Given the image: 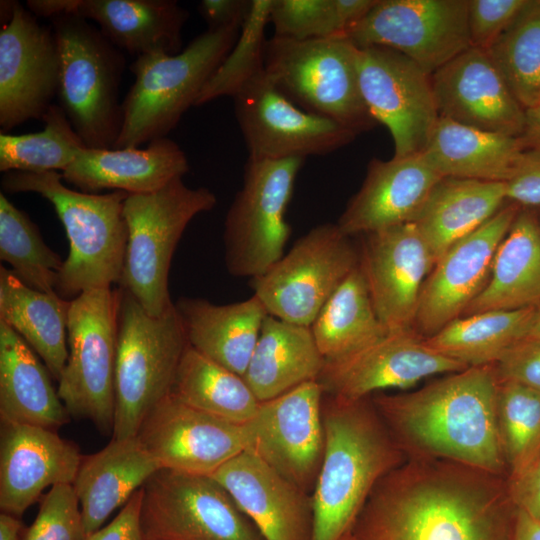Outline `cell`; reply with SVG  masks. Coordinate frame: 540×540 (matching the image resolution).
I'll return each instance as SVG.
<instances>
[{"label":"cell","instance_id":"1","mask_svg":"<svg viewBox=\"0 0 540 540\" xmlns=\"http://www.w3.org/2000/svg\"><path fill=\"white\" fill-rule=\"evenodd\" d=\"M517 509L507 477L407 458L377 483L350 532L356 540H512Z\"/></svg>","mask_w":540,"mask_h":540},{"label":"cell","instance_id":"2","mask_svg":"<svg viewBox=\"0 0 540 540\" xmlns=\"http://www.w3.org/2000/svg\"><path fill=\"white\" fill-rule=\"evenodd\" d=\"M494 365L471 366L371 400L406 458L447 460L508 478L497 422Z\"/></svg>","mask_w":540,"mask_h":540},{"label":"cell","instance_id":"3","mask_svg":"<svg viewBox=\"0 0 540 540\" xmlns=\"http://www.w3.org/2000/svg\"><path fill=\"white\" fill-rule=\"evenodd\" d=\"M324 454L312 491V540L348 534L377 483L407 458L371 397L322 401Z\"/></svg>","mask_w":540,"mask_h":540},{"label":"cell","instance_id":"4","mask_svg":"<svg viewBox=\"0 0 540 540\" xmlns=\"http://www.w3.org/2000/svg\"><path fill=\"white\" fill-rule=\"evenodd\" d=\"M4 192H33L54 207L69 240L56 293L72 300L84 291L119 283L127 246L124 201L128 193H85L65 185L57 171L3 173Z\"/></svg>","mask_w":540,"mask_h":540},{"label":"cell","instance_id":"5","mask_svg":"<svg viewBox=\"0 0 540 540\" xmlns=\"http://www.w3.org/2000/svg\"><path fill=\"white\" fill-rule=\"evenodd\" d=\"M240 29H207L176 54L137 57L122 101V125L114 148L140 147L165 138L195 103L235 44Z\"/></svg>","mask_w":540,"mask_h":540},{"label":"cell","instance_id":"6","mask_svg":"<svg viewBox=\"0 0 540 540\" xmlns=\"http://www.w3.org/2000/svg\"><path fill=\"white\" fill-rule=\"evenodd\" d=\"M187 345L174 303L153 316L119 288L112 438L137 436L148 413L171 393Z\"/></svg>","mask_w":540,"mask_h":540},{"label":"cell","instance_id":"7","mask_svg":"<svg viewBox=\"0 0 540 540\" xmlns=\"http://www.w3.org/2000/svg\"><path fill=\"white\" fill-rule=\"evenodd\" d=\"M61 59L58 105L87 148L111 149L122 125L124 52L87 19L51 18Z\"/></svg>","mask_w":540,"mask_h":540},{"label":"cell","instance_id":"8","mask_svg":"<svg viewBox=\"0 0 540 540\" xmlns=\"http://www.w3.org/2000/svg\"><path fill=\"white\" fill-rule=\"evenodd\" d=\"M216 203L211 190L189 187L182 178L151 193L127 195L123 213L128 237L118 284L150 315L159 316L173 304L168 277L174 251L191 220Z\"/></svg>","mask_w":540,"mask_h":540},{"label":"cell","instance_id":"9","mask_svg":"<svg viewBox=\"0 0 540 540\" xmlns=\"http://www.w3.org/2000/svg\"><path fill=\"white\" fill-rule=\"evenodd\" d=\"M356 51L346 37L294 40L273 35L266 43L264 70L295 105L358 135L377 122L361 95Z\"/></svg>","mask_w":540,"mask_h":540},{"label":"cell","instance_id":"10","mask_svg":"<svg viewBox=\"0 0 540 540\" xmlns=\"http://www.w3.org/2000/svg\"><path fill=\"white\" fill-rule=\"evenodd\" d=\"M119 289L84 291L70 300L68 358L58 380V394L68 415L92 422L112 434Z\"/></svg>","mask_w":540,"mask_h":540},{"label":"cell","instance_id":"11","mask_svg":"<svg viewBox=\"0 0 540 540\" xmlns=\"http://www.w3.org/2000/svg\"><path fill=\"white\" fill-rule=\"evenodd\" d=\"M304 161L248 158L224 223L225 265L232 276L258 277L285 254L291 234L286 212Z\"/></svg>","mask_w":540,"mask_h":540},{"label":"cell","instance_id":"12","mask_svg":"<svg viewBox=\"0 0 540 540\" xmlns=\"http://www.w3.org/2000/svg\"><path fill=\"white\" fill-rule=\"evenodd\" d=\"M360 253L337 223L313 227L249 285L267 313L310 327L327 300L359 265Z\"/></svg>","mask_w":540,"mask_h":540},{"label":"cell","instance_id":"13","mask_svg":"<svg viewBox=\"0 0 540 540\" xmlns=\"http://www.w3.org/2000/svg\"><path fill=\"white\" fill-rule=\"evenodd\" d=\"M142 492L143 540H265L211 476L162 468Z\"/></svg>","mask_w":540,"mask_h":540},{"label":"cell","instance_id":"14","mask_svg":"<svg viewBox=\"0 0 540 540\" xmlns=\"http://www.w3.org/2000/svg\"><path fill=\"white\" fill-rule=\"evenodd\" d=\"M345 37L396 50L432 75L471 47L467 0H378Z\"/></svg>","mask_w":540,"mask_h":540},{"label":"cell","instance_id":"15","mask_svg":"<svg viewBox=\"0 0 540 540\" xmlns=\"http://www.w3.org/2000/svg\"><path fill=\"white\" fill-rule=\"evenodd\" d=\"M1 132L41 119L57 97L61 59L55 33L16 1H1Z\"/></svg>","mask_w":540,"mask_h":540},{"label":"cell","instance_id":"16","mask_svg":"<svg viewBox=\"0 0 540 540\" xmlns=\"http://www.w3.org/2000/svg\"><path fill=\"white\" fill-rule=\"evenodd\" d=\"M356 66L365 105L392 136L393 157L421 155L440 117L431 75L400 52L381 46L357 48Z\"/></svg>","mask_w":540,"mask_h":540},{"label":"cell","instance_id":"17","mask_svg":"<svg viewBox=\"0 0 540 540\" xmlns=\"http://www.w3.org/2000/svg\"><path fill=\"white\" fill-rule=\"evenodd\" d=\"M233 100L248 158L281 160L326 155L357 136L341 124L295 105L272 83L265 70Z\"/></svg>","mask_w":540,"mask_h":540},{"label":"cell","instance_id":"18","mask_svg":"<svg viewBox=\"0 0 540 540\" xmlns=\"http://www.w3.org/2000/svg\"><path fill=\"white\" fill-rule=\"evenodd\" d=\"M323 397L317 380L303 383L261 401L243 424L245 450L311 494L324 454Z\"/></svg>","mask_w":540,"mask_h":540},{"label":"cell","instance_id":"19","mask_svg":"<svg viewBox=\"0 0 540 540\" xmlns=\"http://www.w3.org/2000/svg\"><path fill=\"white\" fill-rule=\"evenodd\" d=\"M520 209L508 202L437 260L421 291L416 333L428 338L463 315L485 288L495 253Z\"/></svg>","mask_w":540,"mask_h":540},{"label":"cell","instance_id":"20","mask_svg":"<svg viewBox=\"0 0 540 540\" xmlns=\"http://www.w3.org/2000/svg\"><path fill=\"white\" fill-rule=\"evenodd\" d=\"M466 368L430 348L410 329L389 332L353 354L325 361L317 381L325 395L358 400L387 389H409L427 377Z\"/></svg>","mask_w":540,"mask_h":540},{"label":"cell","instance_id":"21","mask_svg":"<svg viewBox=\"0 0 540 540\" xmlns=\"http://www.w3.org/2000/svg\"><path fill=\"white\" fill-rule=\"evenodd\" d=\"M137 437L161 469L212 475L246 449L244 425L195 409L169 394L145 417Z\"/></svg>","mask_w":540,"mask_h":540},{"label":"cell","instance_id":"22","mask_svg":"<svg viewBox=\"0 0 540 540\" xmlns=\"http://www.w3.org/2000/svg\"><path fill=\"white\" fill-rule=\"evenodd\" d=\"M360 267L375 311L388 330L414 328L423 285L435 259L414 223L362 235Z\"/></svg>","mask_w":540,"mask_h":540},{"label":"cell","instance_id":"23","mask_svg":"<svg viewBox=\"0 0 540 540\" xmlns=\"http://www.w3.org/2000/svg\"><path fill=\"white\" fill-rule=\"evenodd\" d=\"M440 117L481 131L522 137L525 109L485 50L470 47L431 75Z\"/></svg>","mask_w":540,"mask_h":540},{"label":"cell","instance_id":"24","mask_svg":"<svg viewBox=\"0 0 540 540\" xmlns=\"http://www.w3.org/2000/svg\"><path fill=\"white\" fill-rule=\"evenodd\" d=\"M82 457L75 443L54 430L1 422V512L20 518L46 488L73 484Z\"/></svg>","mask_w":540,"mask_h":540},{"label":"cell","instance_id":"25","mask_svg":"<svg viewBox=\"0 0 540 540\" xmlns=\"http://www.w3.org/2000/svg\"><path fill=\"white\" fill-rule=\"evenodd\" d=\"M35 16L74 14L96 23L124 53L180 52L181 31L189 13L173 0H28Z\"/></svg>","mask_w":540,"mask_h":540},{"label":"cell","instance_id":"26","mask_svg":"<svg viewBox=\"0 0 540 540\" xmlns=\"http://www.w3.org/2000/svg\"><path fill=\"white\" fill-rule=\"evenodd\" d=\"M265 540H312V495L244 450L212 475Z\"/></svg>","mask_w":540,"mask_h":540},{"label":"cell","instance_id":"27","mask_svg":"<svg viewBox=\"0 0 540 540\" xmlns=\"http://www.w3.org/2000/svg\"><path fill=\"white\" fill-rule=\"evenodd\" d=\"M441 177L423 155L373 158L337 225L352 237L413 223Z\"/></svg>","mask_w":540,"mask_h":540},{"label":"cell","instance_id":"28","mask_svg":"<svg viewBox=\"0 0 540 540\" xmlns=\"http://www.w3.org/2000/svg\"><path fill=\"white\" fill-rule=\"evenodd\" d=\"M188 171L184 151L165 137L151 141L144 148H82L61 175L65 183L85 193L111 190L144 194L183 178Z\"/></svg>","mask_w":540,"mask_h":540},{"label":"cell","instance_id":"29","mask_svg":"<svg viewBox=\"0 0 540 540\" xmlns=\"http://www.w3.org/2000/svg\"><path fill=\"white\" fill-rule=\"evenodd\" d=\"M160 469L137 436L112 438L103 449L83 456L72 485L87 535L100 529Z\"/></svg>","mask_w":540,"mask_h":540},{"label":"cell","instance_id":"30","mask_svg":"<svg viewBox=\"0 0 540 540\" xmlns=\"http://www.w3.org/2000/svg\"><path fill=\"white\" fill-rule=\"evenodd\" d=\"M174 304L188 344L243 376L268 315L262 302L252 295L223 305L193 297H181Z\"/></svg>","mask_w":540,"mask_h":540},{"label":"cell","instance_id":"31","mask_svg":"<svg viewBox=\"0 0 540 540\" xmlns=\"http://www.w3.org/2000/svg\"><path fill=\"white\" fill-rule=\"evenodd\" d=\"M32 348L0 321L1 422L56 431L70 416L51 382L48 368Z\"/></svg>","mask_w":540,"mask_h":540},{"label":"cell","instance_id":"32","mask_svg":"<svg viewBox=\"0 0 540 540\" xmlns=\"http://www.w3.org/2000/svg\"><path fill=\"white\" fill-rule=\"evenodd\" d=\"M526 148L522 137L485 132L439 117L422 155L441 177L507 182Z\"/></svg>","mask_w":540,"mask_h":540},{"label":"cell","instance_id":"33","mask_svg":"<svg viewBox=\"0 0 540 540\" xmlns=\"http://www.w3.org/2000/svg\"><path fill=\"white\" fill-rule=\"evenodd\" d=\"M324 364L310 327L268 314L243 378L261 402L318 380Z\"/></svg>","mask_w":540,"mask_h":540},{"label":"cell","instance_id":"34","mask_svg":"<svg viewBox=\"0 0 540 540\" xmlns=\"http://www.w3.org/2000/svg\"><path fill=\"white\" fill-rule=\"evenodd\" d=\"M506 183L443 177L414 220L435 263L507 203Z\"/></svg>","mask_w":540,"mask_h":540},{"label":"cell","instance_id":"35","mask_svg":"<svg viewBox=\"0 0 540 540\" xmlns=\"http://www.w3.org/2000/svg\"><path fill=\"white\" fill-rule=\"evenodd\" d=\"M540 305V224L521 208L499 245L488 282L462 316Z\"/></svg>","mask_w":540,"mask_h":540},{"label":"cell","instance_id":"36","mask_svg":"<svg viewBox=\"0 0 540 540\" xmlns=\"http://www.w3.org/2000/svg\"><path fill=\"white\" fill-rule=\"evenodd\" d=\"M69 303L56 293L27 286L11 270L0 267V321L23 338L57 381L68 358Z\"/></svg>","mask_w":540,"mask_h":540},{"label":"cell","instance_id":"37","mask_svg":"<svg viewBox=\"0 0 540 540\" xmlns=\"http://www.w3.org/2000/svg\"><path fill=\"white\" fill-rule=\"evenodd\" d=\"M540 305L461 316L425 343L467 367L495 364L513 345L528 337Z\"/></svg>","mask_w":540,"mask_h":540},{"label":"cell","instance_id":"38","mask_svg":"<svg viewBox=\"0 0 540 540\" xmlns=\"http://www.w3.org/2000/svg\"><path fill=\"white\" fill-rule=\"evenodd\" d=\"M325 361H335L389 332L380 321L359 265L346 277L310 326Z\"/></svg>","mask_w":540,"mask_h":540},{"label":"cell","instance_id":"39","mask_svg":"<svg viewBox=\"0 0 540 540\" xmlns=\"http://www.w3.org/2000/svg\"><path fill=\"white\" fill-rule=\"evenodd\" d=\"M171 394L195 409L240 425L254 417L260 403L243 376L189 344L180 360Z\"/></svg>","mask_w":540,"mask_h":540},{"label":"cell","instance_id":"40","mask_svg":"<svg viewBox=\"0 0 540 540\" xmlns=\"http://www.w3.org/2000/svg\"><path fill=\"white\" fill-rule=\"evenodd\" d=\"M527 110L540 104V0L525 5L485 50Z\"/></svg>","mask_w":540,"mask_h":540},{"label":"cell","instance_id":"41","mask_svg":"<svg viewBox=\"0 0 540 540\" xmlns=\"http://www.w3.org/2000/svg\"><path fill=\"white\" fill-rule=\"evenodd\" d=\"M39 132L0 133V171L42 173L64 171L85 148L63 109L54 103L42 118Z\"/></svg>","mask_w":540,"mask_h":540},{"label":"cell","instance_id":"42","mask_svg":"<svg viewBox=\"0 0 540 540\" xmlns=\"http://www.w3.org/2000/svg\"><path fill=\"white\" fill-rule=\"evenodd\" d=\"M0 259L27 286L44 293H56L64 260L44 242L38 227L29 216L2 192Z\"/></svg>","mask_w":540,"mask_h":540},{"label":"cell","instance_id":"43","mask_svg":"<svg viewBox=\"0 0 540 540\" xmlns=\"http://www.w3.org/2000/svg\"><path fill=\"white\" fill-rule=\"evenodd\" d=\"M497 422L509 484L525 476L540 457V393L499 381Z\"/></svg>","mask_w":540,"mask_h":540},{"label":"cell","instance_id":"44","mask_svg":"<svg viewBox=\"0 0 540 540\" xmlns=\"http://www.w3.org/2000/svg\"><path fill=\"white\" fill-rule=\"evenodd\" d=\"M271 0H253L238 38L221 65L202 89L195 106L219 97H234L250 80L264 71Z\"/></svg>","mask_w":540,"mask_h":540},{"label":"cell","instance_id":"45","mask_svg":"<svg viewBox=\"0 0 540 540\" xmlns=\"http://www.w3.org/2000/svg\"><path fill=\"white\" fill-rule=\"evenodd\" d=\"M274 35L294 40L345 37L337 0H271Z\"/></svg>","mask_w":540,"mask_h":540},{"label":"cell","instance_id":"46","mask_svg":"<svg viewBox=\"0 0 540 540\" xmlns=\"http://www.w3.org/2000/svg\"><path fill=\"white\" fill-rule=\"evenodd\" d=\"M83 515L72 484L51 487L21 540H86Z\"/></svg>","mask_w":540,"mask_h":540},{"label":"cell","instance_id":"47","mask_svg":"<svg viewBox=\"0 0 540 540\" xmlns=\"http://www.w3.org/2000/svg\"><path fill=\"white\" fill-rule=\"evenodd\" d=\"M527 0H467L471 47L486 50L508 27Z\"/></svg>","mask_w":540,"mask_h":540},{"label":"cell","instance_id":"48","mask_svg":"<svg viewBox=\"0 0 540 540\" xmlns=\"http://www.w3.org/2000/svg\"><path fill=\"white\" fill-rule=\"evenodd\" d=\"M499 381L513 382L540 393V337H526L493 364Z\"/></svg>","mask_w":540,"mask_h":540},{"label":"cell","instance_id":"49","mask_svg":"<svg viewBox=\"0 0 540 540\" xmlns=\"http://www.w3.org/2000/svg\"><path fill=\"white\" fill-rule=\"evenodd\" d=\"M505 183L508 202L540 208V148H526L514 175Z\"/></svg>","mask_w":540,"mask_h":540},{"label":"cell","instance_id":"50","mask_svg":"<svg viewBox=\"0 0 540 540\" xmlns=\"http://www.w3.org/2000/svg\"><path fill=\"white\" fill-rule=\"evenodd\" d=\"M142 488L136 491L117 516L86 540H143L140 523Z\"/></svg>","mask_w":540,"mask_h":540},{"label":"cell","instance_id":"51","mask_svg":"<svg viewBox=\"0 0 540 540\" xmlns=\"http://www.w3.org/2000/svg\"><path fill=\"white\" fill-rule=\"evenodd\" d=\"M252 1L248 0H202L198 9L208 29H241L249 13Z\"/></svg>","mask_w":540,"mask_h":540},{"label":"cell","instance_id":"52","mask_svg":"<svg viewBox=\"0 0 540 540\" xmlns=\"http://www.w3.org/2000/svg\"><path fill=\"white\" fill-rule=\"evenodd\" d=\"M509 485L517 508L540 519V457L525 476Z\"/></svg>","mask_w":540,"mask_h":540},{"label":"cell","instance_id":"53","mask_svg":"<svg viewBox=\"0 0 540 540\" xmlns=\"http://www.w3.org/2000/svg\"><path fill=\"white\" fill-rule=\"evenodd\" d=\"M512 540H540V519L517 509Z\"/></svg>","mask_w":540,"mask_h":540},{"label":"cell","instance_id":"54","mask_svg":"<svg viewBox=\"0 0 540 540\" xmlns=\"http://www.w3.org/2000/svg\"><path fill=\"white\" fill-rule=\"evenodd\" d=\"M522 139L527 148H540V104L525 111Z\"/></svg>","mask_w":540,"mask_h":540},{"label":"cell","instance_id":"55","mask_svg":"<svg viewBox=\"0 0 540 540\" xmlns=\"http://www.w3.org/2000/svg\"><path fill=\"white\" fill-rule=\"evenodd\" d=\"M22 525L19 517L1 512L0 514V540H21Z\"/></svg>","mask_w":540,"mask_h":540},{"label":"cell","instance_id":"56","mask_svg":"<svg viewBox=\"0 0 540 540\" xmlns=\"http://www.w3.org/2000/svg\"><path fill=\"white\" fill-rule=\"evenodd\" d=\"M528 337H540V309Z\"/></svg>","mask_w":540,"mask_h":540},{"label":"cell","instance_id":"57","mask_svg":"<svg viewBox=\"0 0 540 540\" xmlns=\"http://www.w3.org/2000/svg\"><path fill=\"white\" fill-rule=\"evenodd\" d=\"M341 540H356L355 537L352 535L351 532L346 534Z\"/></svg>","mask_w":540,"mask_h":540},{"label":"cell","instance_id":"58","mask_svg":"<svg viewBox=\"0 0 540 540\" xmlns=\"http://www.w3.org/2000/svg\"><path fill=\"white\" fill-rule=\"evenodd\" d=\"M536 210V213H537V216H538V220H539V224H540V208H537L535 209Z\"/></svg>","mask_w":540,"mask_h":540}]
</instances>
